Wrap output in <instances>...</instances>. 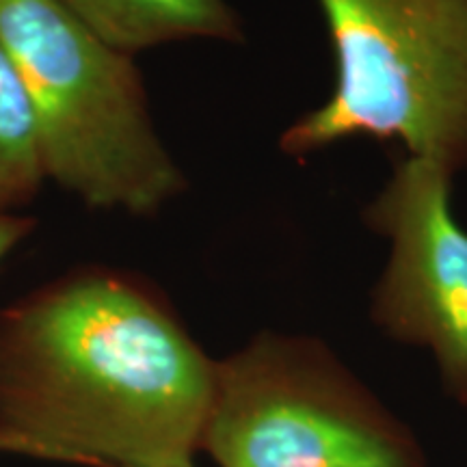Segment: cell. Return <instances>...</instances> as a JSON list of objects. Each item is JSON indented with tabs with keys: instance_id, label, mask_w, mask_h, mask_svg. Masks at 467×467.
Instances as JSON below:
<instances>
[{
	"instance_id": "7a4b0ae2",
	"label": "cell",
	"mask_w": 467,
	"mask_h": 467,
	"mask_svg": "<svg viewBox=\"0 0 467 467\" xmlns=\"http://www.w3.org/2000/svg\"><path fill=\"white\" fill-rule=\"evenodd\" d=\"M0 44L25 83L46 180L93 210L159 214L186 178L151 119L141 69L61 0H0Z\"/></svg>"
},
{
	"instance_id": "ba28073f",
	"label": "cell",
	"mask_w": 467,
	"mask_h": 467,
	"mask_svg": "<svg viewBox=\"0 0 467 467\" xmlns=\"http://www.w3.org/2000/svg\"><path fill=\"white\" fill-rule=\"evenodd\" d=\"M37 221L31 214H0V265L9 258L11 251L20 247L35 232Z\"/></svg>"
},
{
	"instance_id": "3957f363",
	"label": "cell",
	"mask_w": 467,
	"mask_h": 467,
	"mask_svg": "<svg viewBox=\"0 0 467 467\" xmlns=\"http://www.w3.org/2000/svg\"><path fill=\"white\" fill-rule=\"evenodd\" d=\"M336 58L325 104L285 128L284 154L348 139L399 143L467 171V0H318Z\"/></svg>"
},
{
	"instance_id": "277c9868",
	"label": "cell",
	"mask_w": 467,
	"mask_h": 467,
	"mask_svg": "<svg viewBox=\"0 0 467 467\" xmlns=\"http://www.w3.org/2000/svg\"><path fill=\"white\" fill-rule=\"evenodd\" d=\"M202 451L219 467H426L411 431L334 350L273 331L217 361Z\"/></svg>"
},
{
	"instance_id": "52a82bcc",
	"label": "cell",
	"mask_w": 467,
	"mask_h": 467,
	"mask_svg": "<svg viewBox=\"0 0 467 467\" xmlns=\"http://www.w3.org/2000/svg\"><path fill=\"white\" fill-rule=\"evenodd\" d=\"M46 171L25 83L0 44V214H17L39 195Z\"/></svg>"
},
{
	"instance_id": "8992f818",
	"label": "cell",
	"mask_w": 467,
	"mask_h": 467,
	"mask_svg": "<svg viewBox=\"0 0 467 467\" xmlns=\"http://www.w3.org/2000/svg\"><path fill=\"white\" fill-rule=\"evenodd\" d=\"M113 48L139 52L186 39L243 42V25L225 0H61Z\"/></svg>"
},
{
	"instance_id": "5b68a950",
	"label": "cell",
	"mask_w": 467,
	"mask_h": 467,
	"mask_svg": "<svg viewBox=\"0 0 467 467\" xmlns=\"http://www.w3.org/2000/svg\"><path fill=\"white\" fill-rule=\"evenodd\" d=\"M451 195L446 167L400 156L364 223L392 244L372 320L394 340L429 348L448 394L467 407V232Z\"/></svg>"
},
{
	"instance_id": "6da1fadb",
	"label": "cell",
	"mask_w": 467,
	"mask_h": 467,
	"mask_svg": "<svg viewBox=\"0 0 467 467\" xmlns=\"http://www.w3.org/2000/svg\"><path fill=\"white\" fill-rule=\"evenodd\" d=\"M217 359L139 273L83 266L0 312V452L195 467Z\"/></svg>"
}]
</instances>
